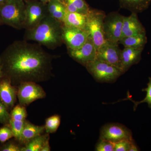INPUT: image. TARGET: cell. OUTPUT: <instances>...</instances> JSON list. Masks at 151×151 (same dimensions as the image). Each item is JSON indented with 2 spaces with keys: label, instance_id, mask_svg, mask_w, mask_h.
Here are the masks:
<instances>
[{
  "label": "cell",
  "instance_id": "cell-1",
  "mask_svg": "<svg viewBox=\"0 0 151 151\" xmlns=\"http://www.w3.org/2000/svg\"><path fill=\"white\" fill-rule=\"evenodd\" d=\"M4 77L17 86L24 82L47 81L53 76L52 62L55 56L38 44L16 41L0 55Z\"/></svg>",
  "mask_w": 151,
  "mask_h": 151
},
{
  "label": "cell",
  "instance_id": "cell-2",
  "mask_svg": "<svg viewBox=\"0 0 151 151\" xmlns=\"http://www.w3.org/2000/svg\"><path fill=\"white\" fill-rule=\"evenodd\" d=\"M62 28L61 22L48 15L33 28L26 29L24 40L34 41L50 49H55L63 43Z\"/></svg>",
  "mask_w": 151,
  "mask_h": 151
},
{
  "label": "cell",
  "instance_id": "cell-3",
  "mask_svg": "<svg viewBox=\"0 0 151 151\" xmlns=\"http://www.w3.org/2000/svg\"><path fill=\"white\" fill-rule=\"evenodd\" d=\"M25 19L24 0H5L0 4V24L21 29H25Z\"/></svg>",
  "mask_w": 151,
  "mask_h": 151
},
{
  "label": "cell",
  "instance_id": "cell-4",
  "mask_svg": "<svg viewBox=\"0 0 151 151\" xmlns=\"http://www.w3.org/2000/svg\"><path fill=\"white\" fill-rule=\"evenodd\" d=\"M85 67L94 79L100 83H114L124 73L119 68L97 59Z\"/></svg>",
  "mask_w": 151,
  "mask_h": 151
},
{
  "label": "cell",
  "instance_id": "cell-5",
  "mask_svg": "<svg viewBox=\"0 0 151 151\" xmlns=\"http://www.w3.org/2000/svg\"><path fill=\"white\" fill-rule=\"evenodd\" d=\"M105 12L96 9H90L87 13V29L96 49L106 42L104 32Z\"/></svg>",
  "mask_w": 151,
  "mask_h": 151
},
{
  "label": "cell",
  "instance_id": "cell-6",
  "mask_svg": "<svg viewBox=\"0 0 151 151\" xmlns=\"http://www.w3.org/2000/svg\"><path fill=\"white\" fill-rule=\"evenodd\" d=\"M26 6L25 29L33 28L48 15L47 3L39 0H24Z\"/></svg>",
  "mask_w": 151,
  "mask_h": 151
},
{
  "label": "cell",
  "instance_id": "cell-7",
  "mask_svg": "<svg viewBox=\"0 0 151 151\" xmlns=\"http://www.w3.org/2000/svg\"><path fill=\"white\" fill-rule=\"evenodd\" d=\"M19 104L28 106L33 102L46 97V93L40 85L36 82L27 81L17 86Z\"/></svg>",
  "mask_w": 151,
  "mask_h": 151
},
{
  "label": "cell",
  "instance_id": "cell-8",
  "mask_svg": "<svg viewBox=\"0 0 151 151\" xmlns=\"http://www.w3.org/2000/svg\"><path fill=\"white\" fill-rule=\"evenodd\" d=\"M124 16L118 12L106 15L104 20V32L107 41L119 43L122 37Z\"/></svg>",
  "mask_w": 151,
  "mask_h": 151
},
{
  "label": "cell",
  "instance_id": "cell-9",
  "mask_svg": "<svg viewBox=\"0 0 151 151\" xmlns=\"http://www.w3.org/2000/svg\"><path fill=\"white\" fill-rule=\"evenodd\" d=\"M100 139L115 143L124 140L133 139L132 131L123 124L109 123L101 128Z\"/></svg>",
  "mask_w": 151,
  "mask_h": 151
},
{
  "label": "cell",
  "instance_id": "cell-10",
  "mask_svg": "<svg viewBox=\"0 0 151 151\" xmlns=\"http://www.w3.org/2000/svg\"><path fill=\"white\" fill-rule=\"evenodd\" d=\"M67 50L70 57L85 67L89 63L97 59V49L90 35L80 47Z\"/></svg>",
  "mask_w": 151,
  "mask_h": 151
},
{
  "label": "cell",
  "instance_id": "cell-11",
  "mask_svg": "<svg viewBox=\"0 0 151 151\" xmlns=\"http://www.w3.org/2000/svg\"><path fill=\"white\" fill-rule=\"evenodd\" d=\"M89 36V32L86 30L63 25V41L67 50H74L80 47L85 43Z\"/></svg>",
  "mask_w": 151,
  "mask_h": 151
},
{
  "label": "cell",
  "instance_id": "cell-12",
  "mask_svg": "<svg viewBox=\"0 0 151 151\" xmlns=\"http://www.w3.org/2000/svg\"><path fill=\"white\" fill-rule=\"evenodd\" d=\"M122 50L119 43L107 41L97 50V59L121 69Z\"/></svg>",
  "mask_w": 151,
  "mask_h": 151
},
{
  "label": "cell",
  "instance_id": "cell-13",
  "mask_svg": "<svg viewBox=\"0 0 151 151\" xmlns=\"http://www.w3.org/2000/svg\"><path fill=\"white\" fill-rule=\"evenodd\" d=\"M9 125L15 140L19 142L25 124L27 121V111L25 106L18 104L10 112Z\"/></svg>",
  "mask_w": 151,
  "mask_h": 151
},
{
  "label": "cell",
  "instance_id": "cell-14",
  "mask_svg": "<svg viewBox=\"0 0 151 151\" xmlns=\"http://www.w3.org/2000/svg\"><path fill=\"white\" fill-rule=\"evenodd\" d=\"M17 98V89L8 78L3 77L0 81V100L9 112L15 106Z\"/></svg>",
  "mask_w": 151,
  "mask_h": 151
},
{
  "label": "cell",
  "instance_id": "cell-15",
  "mask_svg": "<svg viewBox=\"0 0 151 151\" xmlns=\"http://www.w3.org/2000/svg\"><path fill=\"white\" fill-rule=\"evenodd\" d=\"M143 33H146V29L139 19L137 14L132 13L129 16H124L121 38Z\"/></svg>",
  "mask_w": 151,
  "mask_h": 151
},
{
  "label": "cell",
  "instance_id": "cell-16",
  "mask_svg": "<svg viewBox=\"0 0 151 151\" xmlns=\"http://www.w3.org/2000/svg\"><path fill=\"white\" fill-rule=\"evenodd\" d=\"M143 50L130 47H124L121 54V69L124 73L132 65L137 64L142 59Z\"/></svg>",
  "mask_w": 151,
  "mask_h": 151
},
{
  "label": "cell",
  "instance_id": "cell-17",
  "mask_svg": "<svg viewBox=\"0 0 151 151\" xmlns=\"http://www.w3.org/2000/svg\"><path fill=\"white\" fill-rule=\"evenodd\" d=\"M45 133L44 126H37L27 120L18 142L24 146L34 138Z\"/></svg>",
  "mask_w": 151,
  "mask_h": 151
},
{
  "label": "cell",
  "instance_id": "cell-18",
  "mask_svg": "<svg viewBox=\"0 0 151 151\" xmlns=\"http://www.w3.org/2000/svg\"><path fill=\"white\" fill-rule=\"evenodd\" d=\"M87 23V14L68 12L65 14L62 22L63 25L88 31Z\"/></svg>",
  "mask_w": 151,
  "mask_h": 151
},
{
  "label": "cell",
  "instance_id": "cell-19",
  "mask_svg": "<svg viewBox=\"0 0 151 151\" xmlns=\"http://www.w3.org/2000/svg\"><path fill=\"white\" fill-rule=\"evenodd\" d=\"M120 6L131 12L138 14L149 8L151 0H119Z\"/></svg>",
  "mask_w": 151,
  "mask_h": 151
},
{
  "label": "cell",
  "instance_id": "cell-20",
  "mask_svg": "<svg viewBox=\"0 0 151 151\" xmlns=\"http://www.w3.org/2000/svg\"><path fill=\"white\" fill-rule=\"evenodd\" d=\"M147 42V37L146 33L122 38L119 41V43L122 44L124 47L142 49H144Z\"/></svg>",
  "mask_w": 151,
  "mask_h": 151
},
{
  "label": "cell",
  "instance_id": "cell-21",
  "mask_svg": "<svg viewBox=\"0 0 151 151\" xmlns=\"http://www.w3.org/2000/svg\"><path fill=\"white\" fill-rule=\"evenodd\" d=\"M48 15L62 23L67 11L64 5L58 0H51L47 3Z\"/></svg>",
  "mask_w": 151,
  "mask_h": 151
},
{
  "label": "cell",
  "instance_id": "cell-22",
  "mask_svg": "<svg viewBox=\"0 0 151 151\" xmlns=\"http://www.w3.org/2000/svg\"><path fill=\"white\" fill-rule=\"evenodd\" d=\"M67 12L86 14L91 8L86 0H60Z\"/></svg>",
  "mask_w": 151,
  "mask_h": 151
},
{
  "label": "cell",
  "instance_id": "cell-23",
  "mask_svg": "<svg viewBox=\"0 0 151 151\" xmlns=\"http://www.w3.org/2000/svg\"><path fill=\"white\" fill-rule=\"evenodd\" d=\"M50 137L49 134L40 135L34 138L25 145L23 146L21 151H40L47 139Z\"/></svg>",
  "mask_w": 151,
  "mask_h": 151
},
{
  "label": "cell",
  "instance_id": "cell-24",
  "mask_svg": "<svg viewBox=\"0 0 151 151\" xmlns=\"http://www.w3.org/2000/svg\"><path fill=\"white\" fill-rule=\"evenodd\" d=\"M61 122V117L58 115H54L45 119L44 127L45 133L53 134L58 129Z\"/></svg>",
  "mask_w": 151,
  "mask_h": 151
},
{
  "label": "cell",
  "instance_id": "cell-25",
  "mask_svg": "<svg viewBox=\"0 0 151 151\" xmlns=\"http://www.w3.org/2000/svg\"><path fill=\"white\" fill-rule=\"evenodd\" d=\"M134 139L132 140H124L115 143L114 151H139Z\"/></svg>",
  "mask_w": 151,
  "mask_h": 151
},
{
  "label": "cell",
  "instance_id": "cell-26",
  "mask_svg": "<svg viewBox=\"0 0 151 151\" xmlns=\"http://www.w3.org/2000/svg\"><path fill=\"white\" fill-rule=\"evenodd\" d=\"M149 80L148 83L147 84V88L142 89L143 92H145L146 93L145 97L143 100H141L140 101H138V102L134 101L130 98L129 93H128V95H129V96H128V98L125 100L124 99V100H129L133 102V103H134V111L137 109L138 105L139 104L142 103H147L148 104L149 108L151 109V77H149Z\"/></svg>",
  "mask_w": 151,
  "mask_h": 151
},
{
  "label": "cell",
  "instance_id": "cell-27",
  "mask_svg": "<svg viewBox=\"0 0 151 151\" xmlns=\"http://www.w3.org/2000/svg\"><path fill=\"white\" fill-rule=\"evenodd\" d=\"M22 147L15 139L14 141H8L1 144L0 151H21Z\"/></svg>",
  "mask_w": 151,
  "mask_h": 151
},
{
  "label": "cell",
  "instance_id": "cell-28",
  "mask_svg": "<svg viewBox=\"0 0 151 151\" xmlns=\"http://www.w3.org/2000/svg\"><path fill=\"white\" fill-rule=\"evenodd\" d=\"M14 137V134L9 125H4L0 127V142H6Z\"/></svg>",
  "mask_w": 151,
  "mask_h": 151
},
{
  "label": "cell",
  "instance_id": "cell-29",
  "mask_svg": "<svg viewBox=\"0 0 151 151\" xmlns=\"http://www.w3.org/2000/svg\"><path fill=\"white\" fill-rule=\"evenodd\" d=\"M115 144L99 139L95 147V151H114Z\"/></svg>",
  "mask_w": 151,
  "mask_h": 151
},
{
  "label": "cell",
  "instance_id": "cell-30",
  "mask_svg": "<svg viewBox=\"0 0 151 151\" xmlns=\"http://www.w3.org/2000/svg\"><path fill=\"white\" fill-rule=\"evenodd\" d=\"M10 112L0 100V124L9 125Z\"/></svg>",
  "mask_w": 151,
  "mask_h": 151
},
{
  "label": "cell",
  "instance_id": "cell-31",
  "mask_svg": "<svg viewBox=\"0 0 151 151\" xmlns=\"http://www.w3.org/2000/svg\"><path fill=\"white\" fill-rule=\"evenodd\" d=\"M50 139V137H49L47 139L40 151H50L51 150V147H50L49 143Z\"/></svg>",
  "mask_w": 151,
  "mask_h": 151
},
{
  "label": "cell",
  "instance_id": "cell-32",
  "mask_svg": "<svg viewBox=\"0 0 151 151\" xmlns=\"http://www.w3.org/2000/svg\"><path fill=\"white\" fill-rule=\"evenodd\" d=\"M3 77H4V74H3L2 64L1 60L0 57V81L2 79Z\"/></svg>",
  "mask_w": 151,
  "mask_h": 151
},
{
  "label": "cell",
  "instance_id": "cell-33",
  "mask_svg": "<svg viewBox=\"0 0 151 151\" xmlns=\"http://www.w3.org/2000/svg\"><path fill=\"white\" fill-rule=\"evenodd\" d=\"M39 1H41L43 2L47 3L49 1H51V0H39ZM58 1H60V0H58Z\"/></svg>",
  "mask_w": 151,
  "mask_h": 151
},
{
  "label": "cell",
  "instance_id": "cell-34",
  "mask_svg": "<svg viewBox=\"0 0 151 151\" xmlns=\"http://www.w3.org/2000/svg\"><path fill=\"white\" fill-rule=\"evenodd\" d=\"M5 0H0V4H2L3 2H4Z\"/></svg>",
  "mask_w": 151,
  "mask_h": 151
},
{
  "label": "cell",
  "instance_id": "cell-35",
  "mask_svg": "<svg viewBox=\"0 0 151 151\" xmlns=\"http://www.w3.org/2000/svg\"><path fill=\"white\" fill-rule=\"evenodd\" d=\"M0 25H1V24H0Z\"/></svg>",
  "mask_w": 151,
  "mask_h": 151
}]
</instances>
